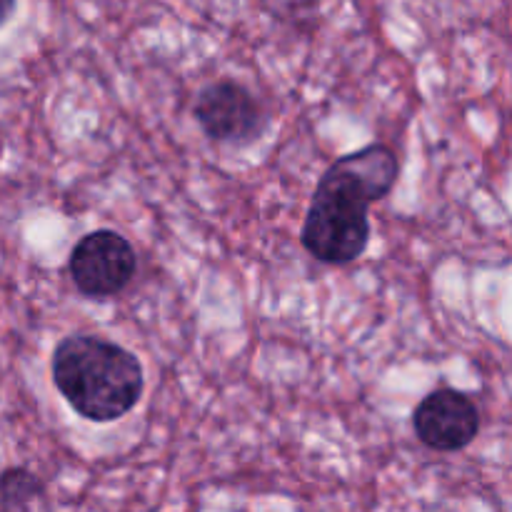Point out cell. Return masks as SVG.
Segmentation results:
<instances>
[{"label": "cell", "instance_id": "6da1fadb", "mask_svg": "<svg viewBox=\"0 0 512 512\" xmlns=\"http://www.w3.org/2000/svg\"><path fill=\"white\" fill-rule=\"evenodd\" d=\"M398 155L383 143L365 145L335 160L320 178L300 243L325 265H348L368 250V208L393 190L398 180Z\"/></svg>", "mask_w": 512, "mask_h": 512}, {"label": "cell", "instance_id": "7a4b0ae2", "mask_svg": "<svg viewBox=\"0 0 512 512\" xmlns=\"http://www.w3.org/2000/svg\"><path fill=\"white\" fill-rule=\"evenodd\" d=\"M50 375L65 403L93 423L125 418L140 403L145 388L138 355L98 335L60 340L50 358Z\"/></svg>", "mask_w": 512, "mask_h": 512}, {"label": "cell", "instance_id": "3957f363", "mask_svg": "<svg viewBox=\"0 0 512 512\" xmlns=\"http://www.w3.org/2000/svg\"><path fill=\"white\" fill-rule=\"evenodd\" d=\"M138 255L125 235L100 228L83 235L68 258V273L78 293L105 300L123 293L135 278Z\"/></svg>", "mask_w": 512, "mask_h": 512}, {"label": "cell", "instance_id": "277c9868", "mask_svg": "<svg viewBox=\"0 0 512 512\" xmlns=\"http://www.w3.org/2000/svg\"><path fill=\"white\" fill-rule=\"evenodd\" d=\"M193 118L213 143L248 145L268 125L260 100L238 80H215L193 100Z\"/></svg>", "mask_w": 512, "mask_h": 512}, {"label": "cell", "instance_id": "5b68a950", "mask_svg": "<svg viewBox=\"0 0 512 512\" xmlns=\"http://www.w3.org/2000/svg\"><path fill=\"white\" fill-rule=\"evenodd\" d=\"M413 428L420 443L430 450L458 453L478 438V405L460 390L440 388L420 400L413 413Z\"/></svg>", "mask_w": 512, "mask_h": 512}, {"label": "cell", "instance_id": "8992f818", "mask_svg": "<svg viewBox=\"0 0 512 512\" xmlns=\"http://www.w3.org/2000/svg\"><path fill=\"white\" fill-rule=\"evenodd\" d=\"M43 495V480L28 468H8L0 473V508L3 510H28Z\"/></svg>", "mask_w": 512, "mask_h": 512}, {"label": "cell", "instance_id": "52a82bcc", "mask_svg": "<svg viewBox=\"0 0 512 512\" xmlns=\"http://www.w3.org/2000/svg\"><path fill=\"white\" fill-rule=\"evenodd\" d=\"M15 5H18V0H0V25H5L13 18Z\"/></svg>", "mask_w": 512, "mask_h": 512}]
</instances>
